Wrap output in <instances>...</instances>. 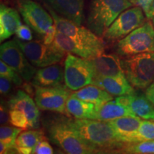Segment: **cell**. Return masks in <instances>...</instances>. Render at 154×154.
I'll list each match as a JSON object with an SVG mask.
<instances>
[{
	"label": "cell",
	"mask_w": 154,
	"mask_h": 154,
	"mask_svg": "<svg viewBox=\"0 0 154 154\" xmlns=\"http://www.w3.org/2000/svg\"><path fill=\"white\" fill-rule=\"evenodd\" d=\"M13 82L6 77H0V92L3 96H8L12 89Z\"/></svg>",
	"instance_id": "obj_33"
},
{
	"label": "cell",
	"mask_w": 154,
	"mask_h": 154,
	"mask_svg": "<svg viewBox=\"0 0 154 154\" xmlns=\"http://www.w3.org/2000/svg\"><path fill=\"white\" fill-rule=\"evenodd\" d=\"M130 1L133 4H135V2H136V0H130Z\"/></svg>",
	"instance_id": "obj_42"
},
{
	"label": "cell",
	"mask_w": 154,
	"mask_h": 154,
	"mask_svg": "<svg viewBox=\"0 0 154 154\" xmlns=\"http://www.w3.org/2000/svg\"><path fill=\"white\" fill-rule=\"evenodd\" d=\"M23 89L25 92H26L29 95H32V94H34L33 92V88L32 87V85L29 84H23V85L22 86Z\"/></svg>",
	"instance_id": "obj_39"
},
{
	"label": "cell",
	"mask_w": 154,
	"mask_h": 154,
	"mask_svg": "<svg viewBox=\"0 0 154 154\" xmlns=\"http://www.w3.org/2000/svg\"><path fill=\"white\" fill-rule=\"evenodd\" d=\"M9 116L11 125L22 129L29 128L28 119L24 112L19 110H10Z\"/></svg>",
	"instance_id": "obj_30"
},
{
	"label": "cell",
	"mask_w": 154,
	"mask_h": 154,
	"mask_svg": "<svg viewBox=\"0 0 154 154\" xmlns=\"http://www.w3.org/2000/svg\"><path fill=\"white\" fill-rule=\"evenodd\" d=\"M44 126L51 143L69 154L99 153L97 149L79 136L66 117L52 116L44 121Z\"/></svg>",
	"instance_id": "obj_2"
},
{
	"label": "cell",
	"mask_w": 154,
	"mask_h": 154,
	"mask_svg": "<svg viewBox=\"0 0 154 154\" xmlns=\"http://www.w3.org/2000/svg\"><path fill=\"white\" fill-rule=\"evenodd\" d=\"M94 85L103 88L112 96H126L135 94L134 86L126 76H106L96 79Z\"/></svg>",
	"instance_id": "obj_19"
},
{
	"label": "cell",
	"mask_w": 154,
	"mask_h": 154,
	"mask_svg": "<svg viewBox=\"0 0 154 154\" xmlns=\"http://www.w3.org/2000/svg\"><path fill=\"white\" fill-rule=\"evenodd\" d=\"M136 116L127 103L125 96L117 97L97 107L96 120L109 121L121 116Z\"/></svg>",
	"instance_id": "obj_16"
},
{
	"label": "cell",
	"mask_w": 154,
	"mask_h": 154,
	"mask_svg": "<svg viewBox=\"0 0 154 154\" xmlns=\"http://www.w3.org/2000/svg\"><path fill=\"white\" fill-rule=\"evenodd\" d=\"M47 7L53 17L58 32L65 34L75 42L96 50L101 54H103L105 50L104 42L100 36L89 29L75 24L57 14L49 6H47Z\"/></svg>",
	"instance_id": "obj_7"
},
{
	"label": "cell",
	"mask_w": 154,
	"mask_h": 154,
	"mask_svg": "<svg viewBox=\"0 0 154 154\" xmlns=\"http://www.w3.org/2000/svg\"><path fill=\"white\" fill-rule=\"evenodd\" d=\"M144 11L140 7L128 8L121 12L106 30L103 37L109 42L124 38L145 23Z\"/></svg>",
	"instance_id": "obj_9"
},
{
	"label": "cell",
	"mask_w": 154,
	"mask_h": 154,
	"mask_svg": "<svg viewBox=\"0 0 154 154\" xmlns=\"http://www.w3.org/2000/svg\"><path fill=\"white\" fill-rule=\"evenodd\" d=\"M95 70L96 79L106 76H126L118 55L102 54L90 59Z\"/></svg>",
	"instance_id": "obj_15"
},
{
	"label": "cell",
	"mask_w": 154,
	"mask_h": 154,
	"mask_svg": "<svg viewBox=\"0 0 154 154\" xmlns=\"http://www.w3.org/2000/svg\"><path fill=\"white\" fill-rule=\"evenodd\" d=\"M0 76L6 77L13 82L14 85L22 86L23 85V80L22 76L17 71L7 65L3 61H0Z\"/></svg>",
	"instance_id": "obj_29"
},
{
	"label": "cell",
	"mask_w": 154,
	"mask_h": 154,
	"mask_svg": "<svg viewBox=\"0 0 154 154\" xmlns=\"http://www.w3.org/2000/svg\"><path fill=\"white\" fill-rule=\"evenodd\" d=\"M125 75L136 88H146L154 79V51L126 57L121 60Z\"/></svg>",
	"instance_id": "obj_4"
},
{
	"label": "cell",
	"mask_w": 154,
	"mask_h": 154,
	"mask_svg": "<svg viewBox=\"0 0 154 154\" xmlns=\"http://www.w3.org/2000/svg\"><path fill=\"white\" fill-rule=\"evenodd\" d=\"M32 153L34 154H52L54 150L51 146L47 140L43 139L36 144L33 149Z\"/></svg>",
	"instance_id": "obj_32"
},
{
	"label": "cell",
	"mask_w": 154,
	"mask_h": 154,
	"mask_svg": "<svg viewBox=\"0 0 154 154\" xmlns=\"http://www.w3.org/2000/svg\"><path fill=\"white\" fill-rule=\"evenodd\" d=\"M143 140H154V121L153 120L142 121L138 131L130 138L128 143H136Z\"/></svg>",
	"instance_id": "obj_27"
},
{
	"label": "cell",
	"mask_w": 154,
	"mask_h": 154,
	"mask_svg": "<svg viewBox=\"0 0 154 154\" xmlns=\"http://www.w3.org/2000/svg\"><path fill=\"white\" fill-rule=\"evenodd\" d=\"M7 105L10 110H19L26 114L29 128L37 129L40 126V109L29 94L19 90L9 99Z\"/></svg>",
	"instance_id": "obj_13"
},
{
	"label": "cell",
	"mask_w": 154,
	"mask_h": 154,
	"mask_svg": "<svg viewBox=\"0 0 154 154\" xmlns=\"http://www.w3.org/2000/svg\"><path fill=\"white\" fill-rule=\"evenodd\" d=\"M54 11L78 25L84 22V0H44Z\"/></svg>",
	"instance_id": "obj_14"
},
{
	"label": "cell",
	"mask_w": 154,
	"mask_h": 154,
	"mask_svg": "<svg viewBox=\"0 0 154 154\" xmlns=\"http://www.w3.org/2000/svg\"><path fill=\"white\" fill-rule=\"evenodd\" d=\"M14 39L35 67L43 68L60 62L66 54L54 43L46 44L38 41L25 42L17 37Z\"/></svg>",
	"instance_id": "obj_8"
},
{
	"label": "cell",
	"mask_w": 154,
	"mask_h": 154,
	"mask_svg": "<svg viewBox=\"0 0 154 154\" xmlns=\"http://www.w3.org/2000/svg\"><path fill=\"white\" fill-rule=\"evenodd\" d=\"M64 81V70L61 65L54 63L38 69L32 79V84L42 87L61 85Z\"/></svg>",
	"instance_id": "obj_17"
},
{
	"label": "cell",
	"mask_w": 154,
	"mask_h": 154,
	"mask_svg": "<svg viewBox=\"0 0 154 154\" xmlns=\"http://www.w3.org/2000/svg\"><path fill=\"white\" fill-rule=\"evenodd\" d=\"M57 33V29L56 27L55 24L51 26L49 28V29L46 32V34L44 35L43 42L46 44H51L54 41L56 34Z\"/></svg>",
	"instance_id": "obj_35"
},
{
	"label": "cell",
	"mask_w": 154,
	"mask_h": 154,
	"mask_svg": "<svg viewBox=\"0 0 154 154\" xmlns=\"http://www.w3.org/2000/svg\"><path fill=\"white\" fill-rule=\"evenodd\" d=\"M126 100L136 116L145 120H154V106L146 96L141 95H126Z\"/></svg>",
	"instance_id": "obj_24"
},
{
	"label": "cell",
	"mask_w": 154,
	"mask_h": 154,
	"mask_svg": "<svg viewBox=\"0 0 154 154\" xmlns=\"http://www.w3.org/2000/svg\"><path fill=\"white\" fill-rule=\"evenodd\" d=\"M116 51L122 57L154 51V26L150 21L121 38L116 46Z\"/></svg>",
	"instance_id": "obj_5"
},
{
	"label": "cell",
	"mask_w": 154,
	"mask_h": 154,
	"mask_svg": "<svg viewBox=\"0 0 154 154\" xmlns=\"http://www.w3.org/2000/svg\"><path fill=\"white\" fill-rule=\"evenodd\" d=\"M115 152L132 154H154V140L124 143Z\"/></svg>",
	"instance_id": "obj_25"
},
{
	"label": "cell",
	"mask_w": 154,
	"mask_h": 154,
	"mask_svg": "<svg viewBox=\"0 0 154 154\" xmlns=\"http://www.w3.org/2000/svg\"><path fill=\"white\" fill-rule=\"evenodd\" d=\"M8 105L6 106L5 103H2V101L0 106V121L1 125H7L10 122V116H9Z\"/></svg>",
	"instance_id": "obj_34"
},
{
	"label": "cell",
	"mask_w": 154,
	"mask_h": 154,
	"mask_svg": "<svg viewBox=\"0 0 154 154\" xmlns=\"http://www.w3.org/2000/svg\"><path fill=\"white\" fill-rule=\"evenodd\" d=\"M70 126L87 143L101 151L114 152L124 143L107 121L96 119H70Z\"/></svg>",
	"instance_id": "obj_1"
},
{
	"label": "cell",
	"mask_w": 154,
	"mask_h": 154,
	"mask_svg": "<svg viewBox=\"0 0 154 154\" xmlns=\"http://www.w3.org/2000/svg\"><path fill=\"white\" fill-rule=\"evenodd\" d=\"M150 86H154V79H153V82L151 83V85H150Z\"/></svg>",
	"instance_id": "obj_41"
},
{
	"label": "cell",
	"mask_w": 154,
	"mask_h": 154,
	"mask_svg": "<svg viewBox=\"0 0 154 154\" xmlns=\"http://www.w3.org/2000/svg\"><path fill=\"white\" fill-rule=\"evenodd\" d=\"M0 59L17 71L26 82L32 81L37 71L28 60L14 39L2 44L0 47Z\"/></svg>",
	"instance_id": "obj_12"
},
{
	"label": "cell",
	"mask_w": 154,
	"mask_h": 154,
	"mask_svg": "<svg viewBox=\"0 0 154 154\" xmlns=\"http://www.w3.org/2000/svg\"><path fill=\"white\" fill-rule=\"evenodd\" d=\"M22 24L20 16L16 9L3 4L0 6V41L11 37Z\"/></svg>",
	"instance_id": "obj_21"
},
{
	"label": "cell",
	"mask_w": 154,
	"mask_h": 154,
	"mask_svg": "<svg viewBox=\"0 0 154 154\" xmlns=\"http://www.w3.org/2000/svg\"><path fill=\"white\" fill-rule=\"evenodd\" d=\"M16 151L17 153H21V154H30L32 153V151L33 149L32 148H29V147H22V146H16Z\"/></svg>",
	"instance_id": "obj_38"
},
{
	"label": "cell",
	"mask_w": 154,
	"mask_h": 154,
	"mask_svg": "<svg viewBox=\"0 0 154 154\" xmlns=\"http://www.w3.org/2000/svg\"><path fill=\"white\" fill-rule=\"evenodd\" d=\"M153 1V0H136L135 5L138 6L143 9L146 14L149 11Z\"/></svg>",
	"instance_id": "obj_36"
},
{
	"label": "cell",
	"mask_w": 154,
	"mask_h": 154,
	"mask_svg": "<svg viewBox=\"0 0 154 154\" xmlns=\"http://www.w3.org/2000/svg\"><path fill=\"white\" fill-rule=\"evenodd\" d=\"M146 16L148 19H153L154 17V0L151 4V7H150L149 11H148V12L146 14Z\"/></svg>",
	"instance_id": "obj_40"
},
{
	"label": "cell",
	"mask_w": 154,
	"mask_h": 154,
	"mask_svg": "<svg viewBox=\"0 0 154 154\" xmlns=\"http://www.w3.org/2000/svg\"><path fill=\"white\" fill-rule=\"evenodd\" d=\"M30 28V26H28L27 24H21L17 29L16 33H15L17 38L25 42L32 41V38H33V36H32Z\"/></svg>",
	"instance_id": "obj_31"
},
{
	"label": "cell",
	"mask_w": 154,
	"mask_h": 154,
	"mask_svg": "<svg viewBox=\"0 0 154 154\" xmlns=\"http://www.w3.org/2000/svg\"><path fill=\"white\" fill-rule=\"evenodd\" d=\"M18 9L26 24L40 35L44 36L54 24L51 14L32 0H19Z\"/></svg>",
	"instance_id": "obj_11"
},
{
	"label": "cell",
	"mask_w": 154,
	"mask_h": 154,
	"mask_svg": "<svg viewBox=\"0 0 154 154\" xmlns=\"http://www.w3.org/2000/svg\"><path fill=\"white\" fill-rule=\"evenodd\" d=\"M152 19H153V26H154V17Z\"/></svg>",
	"instance_id": "obj_43"
},
{
	"label": "cell",
	"mask_w": 154,
	"mask_h": 154,
	"mask_svg": "<svg viewBox=\"0 0 154 154\" xmlns=\"http://www.w3.org/2000/svg\"><path fill=\"white\" fill-rule=\"evenodd\" d=\"M66 110L69 116L79 119H96L97 106L72 96L71 94L66 101Z\"/></svg>",
	"instance_id": "obj_22"
},
{
	"label": "cell",
	"mask_w": 154,
	"mask_h": 154,
	"mask_svg": "<svg viewBox=\"0 0 154 154\" xmlns=\"http://www.w3.org/2000/svg\"><path fill=\"white\" fill-rule=\"evenodd\" d=\"M146 96L154 106V86H149L146 91Z\"/></svg>",
	"instance_id": "obj_37"
},
{
	"label": "cell",
	"mask_w": 154,
	"mask_h": 154,
	"mask_svg": "<svg viewBox=\"0 0 154 154\" xmlns=\"http://www.w3.org/2000/svg\"><path fill=\"white\" fill-rule=\"evenodd\" d=\"M53 43L66 53L72 54L84 59H92L101 55L96 50L75 42L58 31Z\"/></svg>",
	"instance_id": "obj_18"
},
{
	"label": "cell",
	"mask_w": 154,
	"mask_h": 154,
	"mask_svg": "<svg viewBox=\"0 0 154 154\" xmlns=\"http://www.w3.org/2000/svg\"><path fill=\"white\" fill-rule=\"evenodd\" d=\"M34 86V85H33ZM34 86V101L42 111H51L69 116L66 101L71 94L64 86Z\"/></svg>",
	"instance_id": "obj_10"
},
{
	"label": "cell",
	"mask_w": 154,
	"mask_h": 154,
	"mask_svg": "<svg viewBox=\"0 0 154 154\" xmlns=\"http://www.w3.org/2000/svg\"><path fill=\"white\" fill-rule=\"evenodd\" d=\"M95 70L90 59L68 54L64 61V82L69 89L77 91L94 84Z\"/></svg>",
	"instance_id": "obj_6"
},
{
	"label": "cell",
	"mask_w": 154,
	"mask_h": 154,
	"mask_svg": "<svg viewBox=\"0 0 154 154\" xmlns=\"http://www.w3.org/2000/svg\"><path fill=\"white\" fill-rule=\"evenodd\" d=\"M44 133L42 130L34 129L21 132L17 137L15 146L34 149L42 140L45 139Z\"/></svg>",
	"instance_id": "obj_26"
},
{
	"label": "cell",
	"mask_w": 154,
	"mask_h": 154,
	"mask_svg": "<svg viewBox=\"0 0 154 154\" xmlns=\"http://www.w3.org/2000/svg\"><path fill=\"white\" fill-rule=\"evenodd\" d=\"M72 96L99 107L113 99V96L103 88L94 84H90L72 94Z\"/></svg>",
	"instance_id": "obj_23"
},
{
	"label": "cell",
	"mask_w": 154,
	"mask_h": 154,
	"mask_svg": "<svg viewBox=\"0 0 154 154\" xmlns=\"http://www.w3.org/2000/svg\"><path fill=\"white\" fill-rule=\"evenodd\" d=\"M132 6L130 0H91L87 18L88 29L103 36L119 15Z\"/></svg>",
	"instance_id": "obj_3"
},
{
	"label": "cell",
	"mask_w": 154,
	"mask_h": 154,
	"mask_svg": "<svg viewBox=\"0 0 154 154\" xmlns=\"http://www.w3.org/2000/svg\"><path fill=\"white\" fill-rule=\"evenodd\" d=\"M23 129L16 126L2 125L0 128V141L3 142L12 149H15V142Z\"/></svg>",
	"instance_id": "obj_28"
},
{
	"label": "cell",
	"mask_w": 154,
	"mask_h": 154,
	"mask_svg": "<svg viewBox=\"0 0 154 154\" xmlns=\"http://www.w3.org/2000/svg\"><path fill=\"white\" fill-rule=\"evenodd\" d=\"M141 120L138 116H121L107 121L112 127L121 143H126L131 137L138 131L141 124Z\"/></svg>",
	"instance_id": "obj_20"
}]
</instances>
